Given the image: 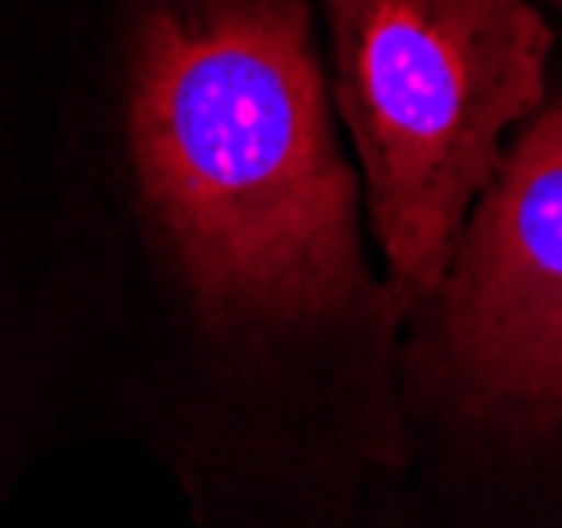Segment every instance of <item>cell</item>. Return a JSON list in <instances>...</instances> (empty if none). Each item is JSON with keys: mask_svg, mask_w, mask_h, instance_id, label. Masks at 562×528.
Wrapping results in <instances>:
<instances>
[{"mask_svg": "<svg viewBox=\"0 0 562 528\" xmlns=\"http://www.w3.org/2000/svg\"><path fill=\"white\" fill-rule=\"evenodd\" d=\"M126 164L189 323L232 352L403 327L306 0H156L126 68Z\"/></svg>", "mask_w": 562, "mask_h": 528, "instance_id": "6da1fadb", "label": "cell"}, {"mask_svg": "<svg viewBox=\"0 0 562 528\" xmlns=\"http://www.w3.org/2000/svg\"><path fill=\"white\" fill-rule=\"evenodd\" d=\"M398 398L458 479L453 528H562V80L407 311Z\"/></svg>", "mask_w": 562, "mask_h": 528, "instance_id": "7a4b0ae2", "label": "cell"}, {"mask_svg": "<svg viewBox=\"0 0 562 528\" xmlns=\"http://www.w3.org/2000/svg\"><path fill=\"white\" fill-rule=\"evenodd\" d=\"M324 30L331 105L407 319L554 89L559 30L541 0H324Z\"/></svg>", "mask_w": 562, "mask_h": 528, "instance_id": "3957f363", "label": "cell"}, {"mask_svg": "<svg viewBox=\"0 0 562 528\" xmlns=\"http://www.w3.org/2000/svg\"><path fill=\"white\" fill-rule=\"evenodd\" d=\"M541 9L550 13V22H554V30H559V43H562V0H541Z\"/></svg>", "mask_w": 562, "mask_h": 528, "instance_id": "277c9868", "label": "cell"}]
</instances>
